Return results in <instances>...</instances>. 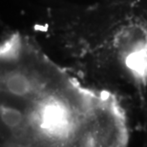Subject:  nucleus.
<instances>
[{"instance_id":"1","label":"nucleus","mask_w":147,"mask_h":147,"mask_svg":"<svg viewBox=\"0 0 147 147\" xmlns=\"http://www.w3.org/2000/svg\"><path fill=\"white\" fill-rule=\"evenodd\" d=\"M0 53L1 147H126L127 117L109 92L81 83L19 34Z\"/></svg>"}]
</instances>
